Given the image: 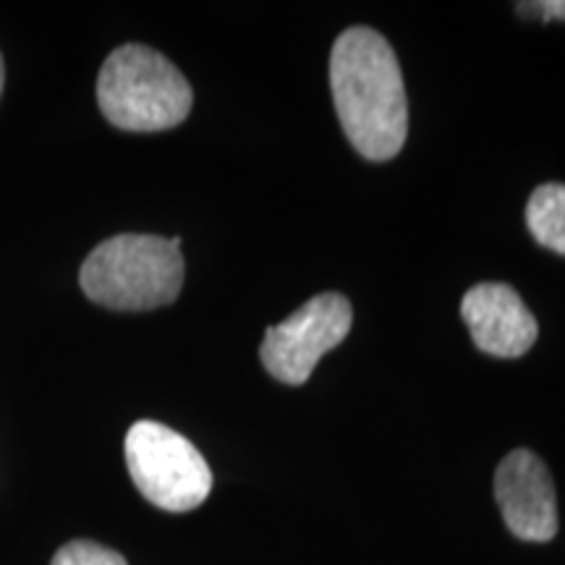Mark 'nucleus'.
I'll use <instances>...</instances> for the list:
<instances>
[{
  "label": "nucleus",
  "mask_w": 565,
  "mask_h": 565,
  "mask_svg": "<svg viewBox=\"0 0 565 565\" xmlns=\"http://www.w3.org/2000/svg\"><path fill=\"white\" fill-rule=\"evenodd\" d=\"M330 87L345 137L362 158L383 162L404 150L408 103L391 42L370 26H351L330 55Z\"/></svg>",
  "instance_id": "f257e3e1"
},
{
  "label": "nucleus",
  "mask_w": 565,
  "mask_h": 565,
  "mask_svg": "<svg viewBox=\"0 0 565 565\" xmlns=\"http://www.w3.org/2000/svg\"><path fill=\"white\" fill-rule=\"evenodd\" d=\"M79 286L100 307L150 312L179 299L183 286L181 238L121 233L89 252Z\"/></svg>",
  "instance_id": "f03ea898"
},
{
  "label": "nucleus",
  "mask_w": 565,
  "mask_h": 565,
  "mask_svg": "<svg viewBox=\"0 0 565 565\" xmlns=\"http://www.w3.org/2000/svg\"><path fill=\"white\" fill-rule=\"evenodd\" d=\"M97 103L116 129L166 131L186 121L194 92L162 53L147 45H124L103 63Z\"/></svg>",
  "instance_id": "7ed1b4c3"
},
{
  "label": "nucleus",
  "mask_w": 565,
  "mask_h": 565,
  "mask_svg": "<svg viewBox=\"0 0 565 565\" xmlns=\"http://www.w3.org/2000/svg\"><path fill=\"white\" fill-rule=\"evenodd\" d=\"M131 482L152 505L168 513L200 508L212 490V471L186 437L160 422H137L126 433Z\"/></svg>",
  "instance_id": "20e7f679"
},
{
  "label": "nucleus",
  "mask_w": 565,
  "mask_h": 565,
  "mask_svg": "<svg viewBox=\"0 0 565 565\" xmlns=\"http://www.w3.org/2000/svg\"><path fill=\"white\" fill-rule=\"evenodd\" d=\"M353 322L351 301L341 294H320L278 324L265 330L263 359L265 370L278 383L303 385L328 351L343 343Z\"/></svg>",
  "instance_id": "39448f33"
},
{
  "label": "nucleus",
  "mask_w": 565,
  "mask_h": 565,
  "mask_svg": "<svg viewBox=\"0 0 565 565\" xmlns=\"http://www.w3.org/2000/svg\"><path fill=\"white\" fill-rule=\"evenodd\" d=\"M494 500L505 526L524 542H550L557 534V500L545 461L532 450L508 454L494 471Z\"/></svg>",
  "instance_id": "423d86ee"
},
{
  "label": "nucleus",
  "mask_w": 565,
  "mask_h": 565,
  "mask_svg": "<svg viewBox=\"0 0 565 565\" xmlns=\"http://www.w3.org/2000/svg\"><path fill=\"white\" fill-rule=\"evenodd\" d=\"M477 349L498 359H519L532 349L540 324L519 294L505 282H477L461 301Z\"/></svg>",
  "instance_id": "0eeeda50"
},
{
  "label": "nucleus",
  "mask_w": 565,
  "mask_h": 565,
  "mask_svg": "<svg viewBox=\"0 0 565 565\" xmlns=\"http://www.w3.org/2000/svg\"><path fill=\"white\" fill-rule=\"evenodd\" d=\"M526 225L536 244L565 257V183H542L526 204Z\"/></svg>",
  "instance_id": "6e6552de"
},
{
  "label": "nucleus",
  "mask_w": 565,
  "mask_h": 565,
  "mask_svg": "<svg viewBox=\"0 0 565 565\" xmlns=\"http://www.w3.org/2000/svg\"><path fill=\"white\" fill-rule=\"evenodd\" d=\"M51 565H129L116 550L97 545L89 540H74L55 553Z\"/></svg>",
  "instance_id": "1a4fd4ad"
},
{
  "label": "nucleus",
  "mask_w": 565,
  "mask_h": 565,
  "mask_svg": "<svg viewBox=\"0 0 565 565\" xmlns=\"http://www.w3.org/2000/svg\"><path fill=\"white\" fill-rule=\"evenodd\" d=\"M524 17H536L545 21H565V0H545V3H519L515 6Z\"/></svg>",
  "instance_id": "9d476101"
},
{
  "label": "nucleus",
  "mask_w": 565,
  "mask_h": 565,
  "mask_svg": "<svg viewBox=\"0 0 565 565\" xmlns=\"http://www.w3.org/2000/svg\"><path fill=\"white\" fill-rule=\"evenodd\" d=\"M3 82H6V68H3V55H0V95H3Z\"/></svg>",
  "instance_id": "9b49d317"
}]
</instances>
